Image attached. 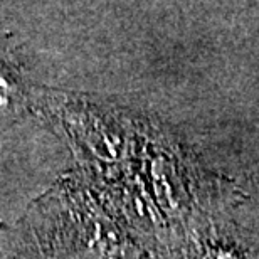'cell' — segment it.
I'll return each instance as SVG.
<instances>
[{"mask_svg": "<svg viewBox=\"0 0 259 259\" xmlns=\"http://www.w3.org/2000/svg\"><path fill=\"white\" fill-rule=\"evenodd\" d=\"M22 100L24 91L17 69L0 56V125L14 120Z\"/></svg>", "mask_w": 259, "mask_h": 259, "instance_id": "obj_1", "label": "cell"}]
</instances>
